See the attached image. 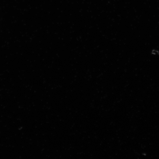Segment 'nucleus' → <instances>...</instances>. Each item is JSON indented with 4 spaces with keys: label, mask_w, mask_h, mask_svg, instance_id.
<instances>
[]
</instances>
